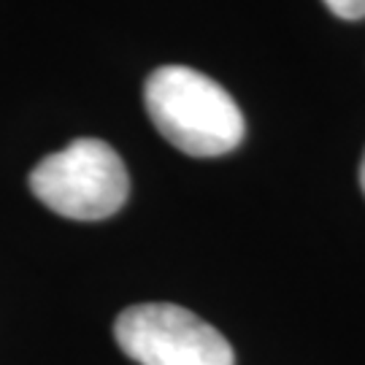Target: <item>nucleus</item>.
<instances>
[{"instance_id":"f257e3e1","label":"nucleus","mask_w":365,"mask_h":365,"mask_svg":"<svg viewBox=\"0 0 365 365\" xmlns=\"http://www.w3.org/2000/svg\"><path fill=\"white\" fill-rule=\"evenodd\" d=\"M144 103L160 135L184 155H227L244 138V114L238 103L195 68H157L146 78Z\"/></svg>"},{"instance_id":"f03ea898","label":"nucleus","mask_w":365,"mask_h":365,"mask_svg":"<svg viewBox=\"0 0 365 365\" xmlns=\"http://www.w3.org/2000/svg\"><path fill=\"white\" fill-rule=\"evenodd\" d=\"M30 190L46 209L78 222L117 214L130 195L122 157L98 138H78L43 157L30 173Z\"/></svg>"},{"instance_id":"7ed1b4c3","label":"nucleus","mask_w":365,"mask_h":365,"mask_svg":"<svg viewBox=\"0 0 365 365\" xmlns=\"http://www.w3.org/2000/svg\"><path fill=\"white\" fill-rule=\"evenodd\" d=\"M119 349L138 365H235L214 325L173 303H138L114 322Z\"/></svg>"},{"instance_id":"20e7f679","label":"nucleus","mask_w":365,"mask_h":365,"mask_svg":"<svg viewBox=\"0 0 365 365\" xmlns=\"http://www.w3.org/2000/svg\"><path fill=\"white\" fill-rule=\"evenodd\" d=\"M322 3L341 19H363L365 16V0H322Z\"/></svg>"},{"instance_id":"39448f33","label":"nucleus","mask_w":365,"mask_h":365,"mask_svg":"<svg viewBox=\"0 0 365 365\" xmlns=\"http://www.w3.org/2000/svg\"><path fill=\"white\" fill-rule=\"evenodd\" d=\"M360 184H363V192H365V155H363V165H360Z\"/></svg>"}]
</instances>
